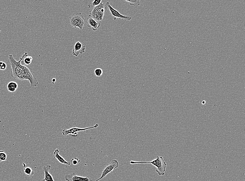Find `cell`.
<instances>
[{"instance_id":"6","label":"cell","mask_w":245,"mask_h":181,"mask_svg":"<svg viewBox=\"0 0 245 181\" xmlns=\"http://www.w3.org/2000/svg\"><path fill=\"white\" fill-rule=\"evenodd\" d=\"M119 163L116 160H113L110 163L105 166L104 168L102 171L101 177L95 181H98L105 178L106 175L116 169L118 167Z\"/></svg>"},{"instance_id":"13","label":"cell","mask_w":245,"mask_h":181,"mask_svg":"<svg viewBox=\"0 0 245 181\" xmlns=\"http://www.w3.org/2000/svg\"><path fill=\"white\" fill-rule=\"evenodd\" d=\"M7 90L10 92H14L18 89V85L17 83L13 81L10 82L7 85Z\"/></svg>"},{"instance_id":"9","label":"cell","mask_w":245,"mask_h":181,"mask_svg":"<svg viewBox=\"0 0 245 181\" xmlns=\"http://www.w3.org/2000/svg\"><path fill=\"white\" fill-rule=\"evenodd\" d=\"M85 46L79 41L77 42L75 44L72 52V54L76 57L79 54H83L85 52Z\"/></svg>"},{"instance_id":"15","label":"cell","mask_w":245,"mask_h":181,"mask_svg":"<svg viewBox=\"0 0 245 181\" xmlns=\"http://www.w3.org/2000/svg\"><path fill=\"white\" fill-rule=\"evenodd\" d=\"M33 60L32 57L27 55L23 59V62L25 65L29 66L31 64Z\"/></svg>"},{"instance_id":"14","label":"cell","mask_w":245,"mask_h":181,"mask_svg":"<svg viewBox=\"0 0 245 181\" xmlns=\"http://www.w3.org/2000/svg\"><path fill=\"white\" fill-rule=\"evenodd\" d=\"M24 172L28 177H31L34 174V171L29 167H27L23 169Z\"/></svg>"},{"instance_id":"7","label":"cell","mask_w":245,"mask_h":181,"mask_svg":"<svg viewBox=\"0 0 245 181\" xmlns=\"http://www.w3.org/2000/svg\"><path fill=\"white\" fill-rule=\"evenodd\" d=\"M107 8H108L111 13V15L113 16V19L115 20L116 18H118L119 19L123 20L124 21H130L132 19V17L130 16H124L120 13L113 8L111 6L109 2H107L106 4Z\"/></svg>"},{"instance_id":"1","label":"cell","mask_w":245,"mask_h":181,"mask_svg":"<svg viewBox=\"0 0 245 181\" xmlns=\"http://www.w3.org/2000/svg\"><path fill=\"white\" fill-rule=\"evenodd\" d=\"M27 52L24 53L19 61H17L12 54L9 55L8 61L11 66V76L15 80L28 81L31 86H37L39 83L30 68L22 65L21 62L28 55Z\"/></svg>"},{"instance_id":"5","label":"cell","mask_w":245,"mask_h":181,"mask_svg":"<svg viewBox=\"0 0 245 181\" xmlns=\"http://www.w3.org/2000/svg\"><path fill=\"white\" fill-rule=\"evenodd\" d=\"M99 126L98 124H96L94 126L85 127V128H79L76 127H72L69 129H64L62 131V135L66 136L68 135L71 134L72 136H76L78 135V132H85V131L89 129L96 128Z\"/></svg>"},{"instance_id":"11","label":"cell","mask_w":245,"mask_h":181,"mask_svg":"<svg viewBox=\"0 0 245 181\" xmlns=\"http://www.w3.org/2000/svg\"><path fill=\"white\" fill-rule=\"evenodd\" d=\"M51 166L50 165H47L42 167L44 173V178L41 181H55L51 173H50Z\"/></svg>"},{"instance_id":"23","label":"cell","mask_w":245,"mask_h":181,"mask_svg":"<svg viewBox=\"0 0 245 181\" xmlns=\"http://www.w3.org/2000/svg\"><path fill=\"white\" fill-rule=\"evenodd\" d=\"M1 33V30H0V33Z\"/></svg>"},{"instance_id":"20","label":"cell","mask_w":245,"mask_h":181,"mask_svg":"<svg viewBox=\"0 0 245 181\" xmlns=\"http://www.w3.org/2000/svg\"><path fill=\"white\" fill-rule=\"evenodd\" d=\"M102 1L101 0H95L93 1L91 4L92 6L93 7L98 6V5H99L100 4L102 3Z\"/></svg>"},{"instance_id":"19","label":"cell","mask_w":245,"mask_h":181,"mask_svg":"<svg viewBox=\"0 0 245 181\" xmlns=\"http://www.w3.org/2000/svg\"><path fill=\"white\" fill-rule=\"evenodd\" d=\"M7 67V64L5 62L0 61V71H5Z\"/></svg>"},{"instance_id":"22","label":"cell","mask_w":245,"mask_h":181,"mask_svg":"<svg viewBox=\"0 0 245 181\" xmlns=\"http://www.w3.org/2000/svg\"><path fill=\"white\" fill-rule=\"evenodd\" d=\"M52 83H53V84L55 82V81H56V79H55V78H53V79H52Z\"/></svg>"},{"instance_id":"18","label":"cell","mask_w":245,"mask_h":181,"mask_svg":"<svg viewBox=\"0 0 245 181\" xmlns=\"http://www.w3.org/2000/svg\"><path fill=\"white\" fill-rule=\"evenodd\" d=\"M94 72L96 76L99 77L103 75V71L101 68H97L95 69Z\"/></svg>"},{"instance_id":"2","label":"cell","mask_w":245,"mask_h":181,"mask_svg":"<svg viewBox=\"0 0 245 181\" xmlns=\"http://www.w3.org/2000/svg\"><path fill=\"white\" fill-rule=\"evenodd\" d=\"M131 164H150L156 168V171L159 175H164L166 171L167 164L162 156H157L155 159L151 161H135L131 160Z\"/></svg>"},{"instance_id":"3","label":"cell","mask_w":245,"mask_h":181,"mask_svg":"<svg viewBox=\"0 0 245 181\" xmlns=\"http://www.w3.org/2000/svg\"><path fill=\"white\" fill-rule=\"evenodd\" d=\"M107 8L106 4L102 2L98 6L93 7L89 12L88 16L93 18L100 23L103 20Z\"/></svg>"},{"instance_id":"8","label":"cell","mask_w":245,"mask_h":181,"mask_svg":"<svg viewBox=\"0 0 245 181\" xmlns=\"http://www.w3.org/2000/svg\"><path fill=\"white\" fill-rule=\"evenodd\" d=\"M65 179L67 181H92L91 179L89 176H79L75 173L66 175L65 176Z\"/></svg>"},{"instance_id":"16","label":"cell","mask_w":245,"mask_h":181,"mask_svg":"<svg viewBox=\"0 0 245 181\" xmlns=\"http://www.w3.org/2000/svg\"><path fill=\"white\" fill-rule=\"evenodd\" d=\"M125 1L129 3L131 6L134 7H138L140 5V0H125Z\"/></svg>"},{"instance_id":"4","label":"cell","mask_w":245,"mask_h":181,"mask_svg":"<svg viewBox=\"0 0 245 181\" xmlns=\"http://www.w3.org/2000/svg\"><path fill=\"white\" fill-rule=\"evenodd\" d=\"M69 18L70 24L72 27L82 30L85 25V20L81 13H74L70 16Z\"/></svg>"},{"instance_id":"21","label":"cell","mask_w":245,"mask_h":181,"mask_svg":"<svg viewBox=\"0 0 245 181\" xmlns=\"http://www.w3.org/2000/svg\"><path fill=\"white\" fill-rule=\"evenodd\" d=\"M70 162H72L74 165H77V164L79 163L80 162V160L77 158H72Z\"/></svg>"},{"instance_id":"10","label":"cell","mask_w":245,"mask_h":181,"mask_svg":"<svg viewBox=\"0 0 245 181\" xmlns=\"http://www.w3.org/2000/svg\"><path fill=\"white\" fill-rule=\"evenodd\" d=\"M86 23L88 27H91L93 31L97 30L100 26V23L91 17L87 18Z\"/></svg>"},{"instance_id":"17","label":"cell","mask_w":245,"mask_h":181,"mask_svg":"<svg viewBox=\"0 0 245 181\" xmlns=\"http://www.w3.org/2000/svg\"><path fill=\"white\" fill-rule=\"evenodd\" d=\"M7 156L4 151H0V162L6 161Z\"/></svg>"},{"instance_id":"12","label":"cell","mask_w":245,"mask_h":181,"mask_svg":"<svg viewBox=\"0 0 245 181\" xmlns=\"http://www.w3.org/2000/svg\"><path fill=\"white\" fill-rule=\"evenodd\" d=\"M59 152H60V151H59V149L57 148L56 149L53 153L54 158H56L57 160L61 164L70 165V162L66 161L65 159L59 154Z\"/></svg>"}]
</instances>
